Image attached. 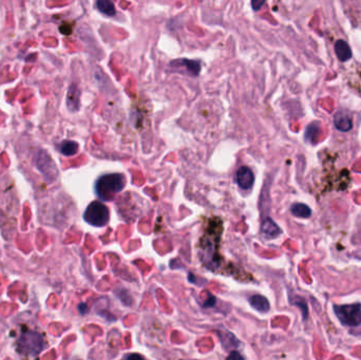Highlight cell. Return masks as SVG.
Returning a JSON list of instances; mask_svg holds the SVG:
<instances>
[{
  "instance_id": "obj_9",
  "label": "cell",
  "mask_w": 361,
  "mask_h": 360,
  "mask_svg": "<svg viewBox=\"0 0 361 360\" xmlns=\"http://www.w3.org/2000/svg\"><path fill=\"white\" fill-rule=\"evenodd\" d=\"M80 91L76 85H71L68 90L67 94V106L72 112L77 111L79 109Z\"/></svg>"
},
{
  "instance_id": "obj_13",
  "label": "cell",
  "mask_w": 361,
  "mask_h": 360,
  "mask_svg": "<svg viewBox=\"0 0 361 360\" xmlns=\"http://www.w3.org/2000/svg\"><path fill=\"white\" fill-rule=\"evenodd\" d=\"M59 151L66 157H72L78 151V144L73 140H63L59 146Z\"/></svg>"
},
{
  "instance_id": "obj_20",
  "label": "cell",
  "mask_w": 361,
  "mask_h": 360,
  "mask_svg": "<svg viewBox=\"0 0 361 360\" xmlns=\"http://www.w3.org/2000/svg\"><path fill=\"white\" fill-rule=\"evenodd\" d=\"M78 311H79V313L82 314V315L86 314V313L88 312V306H87V304H86V303H80V304L78 305Z\"/></svg>"
},
{
  "instance_id": "obj_19",
  "label": "cell",
  "mask_w": 361,
  "mask_h": 360,
  "mask_svg": "<svg viewBox=\"0 0 361 360\" xmlns=\"http://www.w3.org/2000/svg\"><path fill=\"white\" fill-rule=\"evenodd\" d=\"M208 296H209V299L206 300L205 306L206 307H211V306H213L215 304V297H213V296L210 295V294H208Z\"/></svg>"
},
{
  "instance_id": "obj_21",
  "label": "cell",
  "mask_w": 361,
  "mask_h": 360,
  "mask_svg": "<svg viewBox=\"0 0 361 360\" xmlns=\"http://www.w3.org/2000/svg\"><path fill=\"white\" fill-rule=\"evenodd\" d=\"M126 359H132V358H137V359H143V356L138 355V354H130V355H126Z\"/></svg>"
},
{
  "instance_id": "obj_2",
  "label": "cell",
  "mask_w": 361,
  "mask_h": 360,
  "mask_svg": "<svg viewBox=\"0 0 361 360\" xmlns=\"http://www.w3.org/2000/svg\"><path fill=\"white\" fill-rule=\"evenodd\" d=\"M17 350L24 356L36 357L43 350V339L40 334L28 331L17 341Z\"/></svg>"
},
{
  "instance_id": "obj_8",
  "label": "cell",
  "mask_w": 361,
  "mask_h": 360,
  "mask_svg": "<svg viewBox=\"0 0 361 360\" xmlns=\"http://www.w3.org/2000/svg\"><path fill=\"white\" fill-rule=\"evenodd\" d=\"M261 233L265 239L271 240V239H276V238H278L281 235V228L279 227L276 224V222L272 221L270 218H267V219H265L262 223Z\"/></svg>"
},
{
  "instance_id": "obj_11",
  "label": "cell",
  "mask_w": 361,
  "mask_h": 360,
  "mask_svg": "<svg viewBox=\"0 0 361 360\" xmlns=\"http://www.w3.org/2000/svg\"><path fill=\"white\" fill-rule=\"evenodd\" d=\"M249 303L250 305L257 310L258 312L266 313L269 311V302L262 295H253L249 298Z\"/></svg>"
},
{
  "instance_id": "obj_5",
  "label": "cell",
  "mask_w": 361,
  "mask_h": 360,
  "mask_svg": "<svg viewBox=\"0 0 361 360\" xmlns=\"http://www.w3.org/2000/svg\"><path fill=\"white\" fill-rule=\"evenodd\" d=\"M169 69L174 73H181L183 75L195 77L201 72V62L199 60L179 59L169 63Z\"/></svg>"
},
{
  "instance_id": "obj_14",
  "label": "cell",
  "mask_w": 361,
  "mask_h": 360,
  "mask_svg": "<svg viewBox=\"0 0 361 360\" xmlns=\"http://www.w3.org/2000/svg\"><path fill=\"white\" fill-rule=\"evenodd\" d=\"M320 132V125L318 121H314V123L309 124L305 130V134H304V138H305V140L308 143H315L316 139L318 138Z\"/></svg>"
},
{
  "instance_id": "obj_18",
  "label": "cell",
  "mask_w": 361,
  "mask_h": 360,
  "mask_svg": "<svg viewBox=\"0 0 361 360\" xmlns=\"http://www.w3.org/2000/svg\"><path fill=\"white\" fill-rule=\"evenodd\" d=\"M227 359H231V360H240L241 359V360H242V359H244V357L242 355H241V354H239L238 352L233 351V352L230 353L229 355H228Z\"/></svg>"
},
{
  "instance_id": "obj_1",
  "label": "cell",
  "mask_w": 361,
  "mask_h": 360,
  "mask_svg": "<svg viewBox=\"0 0 361 360\" xmlns=\"http://www.w3.org/2000/svg\"><path fill=\"white\" fill-rule=\"evenodd\" d=\"M126 177L123 173H109L97 179L95 191L100 200L112 201L126 186Z\"/></svg>"
},
{
  "instance_id": "obj_17",
  "label": "cell",
  "mask_w": 361,
  "mask_h": 360,
  "mask_svg": "<svg viewBox=\"0 0 361 360\" xmlns=\"http://www.w3.org/2000/svg\"><path fill=\"white\" fill-rule=\"evenodd\" d=\"M266 0H251V8L255 11H259L265 4Z\"/></svg>"
},
{
  "instance_id": "obj_6",
  "label": "cell",
  "mask_w": 361,
  "mask_h": 360,
  "mask_svg": "<svg viewBox=\"0 0 361 360\" xmlns=\"http://www.w3.org/2000/svg\"><path fill=\"white\" fill-rule=\"evenodd\" d=\"M237 183L240 188L244 190L250 189L255 183V175L252 170L247 166H243L237 171Z\"/></svg>"
},
{
  "instance_id": "obj_12",
  "label": "cell",
  "mask_w": 361,
  "mask_h": 360,
  "mask_svg": "<svg viewBox=\"0 0 361 360\" xmlns=\"http://www.w3.org/2000/svg\"><path fill=\"white\" fill-rule=\"evenodd\" d=\"M95 6H96V9L100 13H103V14L109 17H113L116 14L115 5H114L111 0H96Z\"/></svg>"
},
{
  "instance_id": "obj_4",
  "label": "cell",
  "mask_w": 361,
  "mask_h": 360,
  "mask_svg": "<svg viewBox=\"0 0 361 360\" xmlns=\"http://www.w3.org/2000/svg\"><path fill=\"white\" fill-rule=\"evenodd\" d=\"M334 312L342 324L347 326L361 324V305L359 303L334 305Z\"/></svg>"
},
{
  "instance_id": "obj_16",
  "label": "cell",
  "mask_w": 361,
  "mask_h": 360,
  "mask_svg": "<svg viewBox=\"0 0 361 360\" xmlns=\"http://www.w3.org/2000/svg\"><path fill=\"white\" fill-rule=\"evenodd\" d=\"M291 303L293 304H296L297 306H299L301 308L302 311V315H303V318L306 319L307 318V315H308V311H307V305H306V302L304 301L303 298L301 297H298V296H296V297L291 300Z\"/></svg>"
},
{
  "instance_id": "obj_10",
  "label": "cell",
  "mask_w": 361,
  "mask_h": 360,
  "mask_svg": "<svg viewBox=\"0 0 361 360\" xmlns=\"http://www.w3.org/2000/svg\"><path fill=\"white\" fill-rule=\"evenodd\" d=\"M335 52L338 57V60L342 62L350 60L353 56L350 46H348V43L343 40H338L335 42Z\"/></svg>"
},
{
  "instance_id": "obj_15",
  "label": "cell",
  "mask_w": 361,
  "mask_h": 360,
  "mask_svg": "<svg viewBox=\"0 0 361 360\" xmlns=\"http://www.w3.org/2000/svg\"><path fill=\"white\" fill-rule=\"evenodd\" d=\"M290 211L295 217L298 218H308L312 215V210L307 206V205L303 203H295L291 205Z\"/></svg>"
},
{
  "instance_id": "obj_3",
  "label": "cell",
  "mask_w": 361,
  "mask_h": 360,
  "mask_svg": "<svg viewBox=\"0 0 361 360\" xmlns=\"http://www.w3.org/2000/svg\"><path fill=\"white\" fill-rule=\"evenodd\" d=\"M84 219L87 223L95 227H104L110 221V211L105 204L94 201L84 213Z\"/></svg>"
},
{
  "instance_id": "obj_7",
  "label": "cell",
  "mask_w": 361,
  "mask_h": 360,
  "mask_svg": "<svg viewBox=\"0 0 361 360\" xmlns=\"http://www.w3.org/2000/svg\"><path fill=\"white\" fill-rule=\"evenodd\" d=\"M334 125L339 131L346 132L353 128V121L346 111H338L334 117Z\"/></svg>"
}]
</instances>
